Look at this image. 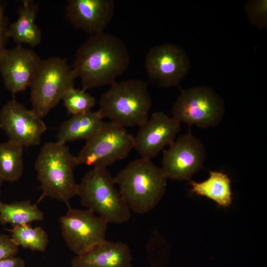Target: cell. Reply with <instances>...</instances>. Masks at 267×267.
Here are the masks:
<instances>
[{
    "label": "cell",
    "mask_w": 267,
    "mask_h": 267,
    "mask_svg": "<svg viewBox=\"0 0 267 267\" xmlns=\"http://www.w3.org/2000/svg\"></svg>",
    "instance_id": "29"
},
{
    "label": "cell",
    "mask_w": 267,
    "mask_h": 267,
    "mask_svg": "<svg viewBox=\"0 0 267 267\" xmlns=\"http://www.w3.org/2000/svg\"><path fill=\"white\" fill-rule=\"evenodd\" d=\"M0 127L9 140L24 147L39 145L46 126L32 109L14 99L0 111Z\"/></svg>",
    "instance_id": "12"
},
{
    "label": "cell",
    "mask_w": 267,
    "mask_h": 267,
    "mask_svg": "<svg viewBox=\"0 0 267 267\" xmlns=\"http://www.w3.org/2000/svg\"><path fill=\"white\" fill-rule=\"evenodd\" d=\"M44 219V213L30 200L11 203H0V223L12 226L30 224Z\"/></svg>",
    "instance_id": "20"
},
{
    "label": "cell",
    "mask_w": 267,
    "mask_h": 267,
    "mask_svg": "<svg viewBox=\"0 0 267 267\" xmlns=\"http://www.w3.org/2000/svg\"><path fill=\"white\" fill-rule=\"evenodd\" d=\"M139 127L134 137V148L141 157L151 160L173 143L180 123L164 112H156Z\"/></svg>",
    "instance_id": "14"
},
{
    "label": "cell",
    "mask_w": 267,
    "mask_h": 267,
    "mask_svg": "<svg viewBox=\"0 0 267 267\" xmlns=\"http://www.w3.org/2000/svg\"><path fill=\"white\" fill-rule=\"evenodd\" d=\"M41 61L35 51L21 45L6 49L0 58V73L6 89L15 94L30 87Z\"/></svg>",
    "instance_id": "13"
},
{
    "label": "cell",
    "mask_w": 267,
    "mask_h": 267,
    "mask_svg": "<svg viewBox=\"0 0 267 267\" xmlns=\"http://www.w3.org/2000/svg\"><path fill=\"white\" fill-rule=\"evenodd\" d=\"M145 67L150 82L160 88H169L179 85L190 69V63L181 47L167 43L149 49Z\"/></svg>",
    "instance_id": "10"
},
{
    "label": "cell",
    "mask_w": 267,
    "mask_h": 267,
    "mask_svg": "<svg viewBox=\"0 0 267 267\" xmlns=\"http://www.w3.org/2000/svg\"><path fill=\"white\" fill-rule=\"evenodd\" d=\"M101 96L102 117L122 127L140 126L149 118L152 100L147 84L139 80L115 82Z\"/></svg>",
    "instance_id": "4"
},
{
    "label": "cell",
    "mask_w": 267,
    "mask_h": 267,
    "mask_svg": "<svg viewBox=\"0 0 267 267\" xmlns=\"http://www.w3.org/2000/svg\"><path fill=\"white\" fill-rule=\"evenodd\" d=\"M113 0H69L67 16L76 28L91 35L104 32L114 13Z\"/></svg>",
    "instance_id": "15"
},
{
    "label": "cell",
    "mask_w": 267,
    "mask_h": 267,
    "mask_svg": "<svg viewBox=\"0 0 267 267\" xmlns=\"http://www.w3.org/2000/svg\"><path fill=\"white\" fill-rule=\"evenodd\" d=\"M39 6L33 0H24L18 10V18L8 27L9 37L18 44L35 47L41 42L42 33L35 20Z\"/></svg>",
    "instance_id": "17"
},
{
    "label": "cell",
    "mask_w": 267,
    "mask_h": 267,
    "mask_svg": "<svg viewBox=\"0 0 267 267\" xmlns=\"http://www.w3.org/2000/svg\"><path fill=\"white\" fill-rule=\"evenodd\" d=\"M62 235L68 247L82 255L106 240L108 223L92 211L69 208L60 217Z\"/></svg>",
    "instance_id": "9"
},
{
    "label": "cell",
    "mask_w": 267,
    "mask_h": 267,
    "mask_svg": "<svg viewBox=\"0 0 267 267\" xmlns=\"http://www.w3.org/2000/svg\"><path fill=\"white\" fill-rule=\"evenodd\" d=\"M115 185L106 168H93L78 184L77 195L84 207L108 223H123L131 218V211Z\"/></svg>",
    "instance_id": "5"
},
{
    "label": "cell",
    "mask_w": 267,
    "mask_h": 267,
    "mask_svg": "<svg viewBox=\"0 0 267 267\" xmlns=\"http://www.w3.org/2000/svg\"><path fill=\"white\" fill-rule=\"evenodd\" d=\"M0 267H25V264L20 257L13 256L0 260Z\"/></svg>",
    "instance_id": "27"
},
{
    "label": "cell",
    "mask_w": 267,
    "mask_h": 267,
    "mask_svg": "<svg viewBox=\"0 0 267 267\" xmlns=\"http://www.w3.org/2000/svg\"><path fill=\"white\" fill-rule=\"evenodd\" d=\"M134 148V137L125 128L111 122H103L77 156L78 165L106 168L126 158Z\"/></svg>",
    "instance_id": "7"
},
{
    "label": "cell",
    "mask_w": 267,
    "mask_h": 267,
    "mask_svg": "<svg viewBox=\"0 0 267 267\" xmlns=\"http://www.w3.org/2000/svg\"><path fill=\"white\" fill-rule=\"evenodd\" d=\"M114 178L131 211L141 215L152 210L161 201L168 179L161 167L143 157L131 162Z\"/></svg>",
    "instance_id": "2"
},
{
    "label": "cell",
    "mask_w": 267,
    "mask_h": 267,
    "mask_svg": "<svg viewBox=\"0 0 267 267\" xmlns=\"http://www.w3.org/2000/svg\"><path fill=\"white\" fill-rule=\"evenodd\" d=\"M130 56L125 43L102 32L91 35L77 50L72 68L82 89L111 85L128 69Z\"/></svg>",
    "instance_id": "1"
},
{
    "label": "cell",
    "mask_w": 267,
    "mask_h": 267,
    "mask_svg": "<svg viewBox=\"0 0 267 267\" xmlns=\"http://www.w3.org/2000/svg\"><path fill=\"white\" fill-rule=\"evenodd\" d=\"M132 262L127 244L105 240L88 252L75 256L71 264L73 267H133Z\"/></svg>",
    "instance_id": "16"
},
{
    "label": "cell",
    "mask_w": 267,
    "mask_h": 267,
    "mask_svg": "<svg viewBox=\"0 0 267 267\" xmlns=\"http://www.w3.org/2000/svg\"><path fill=\"white\" fill-rule=\"evenodd\" d=\"M76 77L65 58L42 60L30 85L32 110L43 118L74 88Z\"/></svg>",
    "instance_id": "6"
},
{
    "label": "cell",
    "mask_w": 267,
    "mask_h": 267,
    "mask_svg": "<svg viewBox=\"0 0 267 267\" xmlns=\"http://www.w3.org/2000/svg\"><path fill=\"white\" fill-rule=\"evenodd\" d=\"M3 181V179L0 177V195H1V185H2V183ZM1 202V201H0V203Z\"/></svg>",
    "instance_id": "28"
},
{
    "label": "cell",
    "mask_w": 267,
    "mask_h": 267,
    "mask_svg": "<svg viewBox=\"0 0 267 267\" xmlns=\"http://www.w3.org/2000/svg\"><path fill=\"white\" fill-rule=\"evenodd\" d=\"M62 100L69 114L72 115L90 111L96 103L95 97L86 90L74 88L68 90Z\"/></svg>",
    "instance_id": "23"
},
{
    "label": "cell",
    "mask_w": 267,
    "mask_h": 267,
    "mask_svg": "<svg viewBox=\"0 0 267 267\" xmlns=\"http://www.w3.org/2000/svg\"><path fill=\"white\" fill-rule=\"evenodd\" d=\"M24 147L8 140L0 143V177L3 181L18 180L23 173Z\"/></svg>",
    "instance_id": "21"
},
{
    "label": "cell",
    "mask_w": 267,
    "mask_h": 267,
    "mask_svg": "<svg viewBox=\"0 0 267 267\" xmlns=\"http://www.w3.org/2000/svg\"><path fill=\"white\" fill-rule=\"evenodd\" d=\"M230 183L227 174L218 171H211L209 178L201 182L190 180L192 193L206 197L225 208L232 201Z\"/></svg>",
    "instance_id": "19"
},
{
    "label": "cell",
    "mask_w": 267,
    "mask_h": 267,
    "mask_svg": "<svg viewBox=\"0 0 267 267\" xmlns=\"http://www.w3.org/2000/svg\"><path fill=\"white\" fill-rule=\"evenodd\" d=\"M224 113L222 98L206 86L182 90L172 109V117L180 123L203 129L218 126Z\"/></svg>",
    "instance_id": "8"
},
{
    "label": "cell",
    "mask_w": 267,
    "mask_h": 267,
    "mask_svg": "<svg viewBox=\"0 0 267 267\" xmlns=\"http://www.w3.org/2000/svg\"><path fill=\"white\" fill-rule=\"evenodd\" d=\"M250 21L254 26L264 28L267 25V0H251L245 6Z\"/></svg>",
    "instance_id": "24"
},
{
    "label": "cell",
    "mask_w": 267,
    "mask_h": 267,
    "mask_svg": "<svg viewBox=\"0 0 267 267\" xmlns=\"http://www.w3.org/2000/svg\"><path fill=\"white\" fill-rule=\"evenodd\" d=\"M9 24L8 18L4 13V5L0 2V58L6 49V45L9 38Z\"/></svg>",
    "instance_id": "26"
},
{
    "label": "cell",
    "mask_w": 267,
    "mask_h": 267,
    "mask_svg": "<svg viewBox=\"0 0 267 267\" xmlns=\"http://www.w3.org/2000/svg\"><path fill=\"white\" fill-rule=\"evenodd\" d=\"M206 151L202 142L190 132L180 136L164 149L161 167L168 178L190 180L202 167Z\"/></svg>",
    "instance_id": "11"
},
{
    "label": "cell",
    "mask_w": 267,
    "mask_h": 267,
    "mask_svg": "<svg viewBox=\"0 0 267 267\" xmlns=\"http://www.w3.org/2000/svg\"><path fill=\"white\" fill-rule=\"evenodd\" d=\"M98 111L91 110L73 115L60 125L57 135V141L65 143L68 141L85 139L92 136L104 122Z\"/></svg>",
    "instance_id": "18"
},
{
    "label": "cell",
    "mask_w": 267,
    "mask_h": 267,
    "mask_svg": "<svg viewBox=\"0 0 267 267\" xmlns=\"http://www.w3.org/2000/svg\"><path fill=\"white\" fill-rule=\"evenodd\" d=\"M77 166L75 156L65 143L49 142L42 147L35 164L42 194L38 200L49 197L69 204L77 195L74 169Z\"/></svg>",
    "instance_id": "3"
},
{
    "label": "cell",
    "mask_w": 267,
    "mask_h": 267,
    "mask_svg": "<svg viewBox=\"0 0 267 267\" xmlns=\"http://www.w3.org/2000/svg\"><path fill=\"white\" fill-rule=\"evenodd\" d=\"M11 234V238L18 246L32 251L44 252L48 243V235L40 226L32 227L30 224L12 226L5 228Z\"/></svg>",
    "instance_id": "22"
},
{
    "label": "cell",
    "mask_w": 267,
    "mask_h": 267,
    "mask_svg": "<svg viewBox=\"0 0 267 267\" xmlns=\"http://www.w3.org/2000/svg\"><path fill=\"white\" fill-rule=\"evenodd\" d=\"M19 246L9 235L0 233V260L15 256Z\"/></svg>",
    "instance_id": "25"
}]
</instances>
